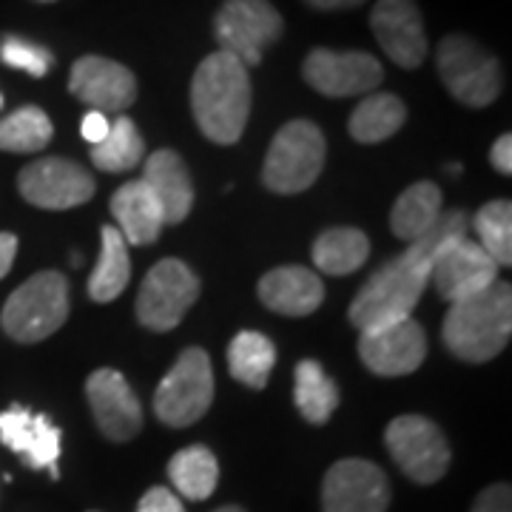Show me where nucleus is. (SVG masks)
<instances>
[{"instance_id":"f257e3e1","label":"nucleus","mask_w":512,"mask_h":512,"mask_svg":"<svg viewBox=\"0 0 512 512\" xmlns=\"http://www.w3.org/2000/svg\"><path fill=\"white\" fill-rule=\"evenodd\" d=\"M461 237H467V214L464 211L441 214L439 222L424 237L410 242V248L402 256L382 265L367 279L365 288L356 293L350 305V325L362 333L407 319L430 282V268L439 251Z\"/></svg>"},{"instance_id":"f03ea898","label":"nucleus","mask_w":512,"mask_h":512,"mask_svg":"<svg viewBox=\"0 0 512 512\" xmlns=\"http://www.w3.org/2000/svg\"><path fill=\"white\" fill-rule=\"evenodd\" d=\"M191 111L211 143H237L251 117V77L237 57L214 52L202 60L191 80Z\"/></svg>"},{"instance_id":"7ed1b4c3","label":"nucleus","mask_w":512,"mask_h":512,"mask_svg":"<svg viewBox=\"0 0 512 512\" xmlns=\"http://www.w3.org/2000/svg\"><path fill=\"white\" fill-rule=\"evenodd\" d=\"M444 345L461 362L481 365L507 348L512 333V291L495 279L484 291L458 299L444 316Z\"/></svg>"},{"instance_id":"20e7f679","label":"nucleus","mask_w":512,"mask_h":512,"mask_svg":"<svg viewBox=\"0 0 512 512\" xmlns=\"http://www.w3.org/2000/svg\"><path fill=\"white\" fill-rule=\"evenodd\" d=\"M69 319V279L60 271H40L29 276L12 293L0 313V325L9 339L35 345L63 328Z\"/></svg>"},{"instance_id":"39448f33","label":"nucleus","mask_w":512,"mask_h":512,"mask_svg":"<svg viewBox=\"0 0 512 512\" xmlns=\"http://www.w3.org/2000/svg\"><path fill=\"white\" fill-rule=\"evenodd\" d=\"M325 134L311 120H291L279 128L262 165V183L274 194L308 191L325 168Z\"/></svg>"},{"instance_id":"423d86ee","label":"nucleus","mask_w":512,"mask_h":512,"mask_svg":"<svg viewBox=\"0 0 512 512\" xmlns=\"http://www.w3.org/2000/svg\"><path fill=\"white\" fill-rule=\"evenodd\" d=\"M441 83L458 103L470 109H484L501 94V63L473 37L447 35L436 52Z\"/></svg>"},{"instance_id":"0eeeda50","label":"nucleus","mask_w":512,"mask_h":512,"mask_svg":"<svg viewBox=\"0 0 512 512\" xmlns=\"http://www.w3.org/2000/svg\"><path fill=\"white\" fill-rule=\"evenodd\" d=\"M211 402H214L211 359L202 348H188L157 387L154 413L168 427H188L208 413Z\"/></svg>"},{"instance_id":"6e6552de","label":"nucleus","mask_w":512,"mask_h":512,"mask_svg":"<svg viewBox=\"0 0 512 512\" xmlns=\"http://www.w3.org/2000/svg\"><path fill=\"white\" fill-rule=\"evenodd\" d=\"M285 32V20L268 0H225L214 18V35L222 49L245 66L262 63L265 49Z\"/></svg>"},{"instance_id":"1a4fd4ad","label":"nucleus","mask_w":512,"mask_h":512,"mask_svg":"<svg viewBox=\"0 0 512 512\" xmlns=\"http://www.w3.org/2000/svg\"><path fill=\"white\" fill-rule=\"evenodd\" d=\"M200 296V279L180 259H160L140 285L137 319L148 330H174Z\"/></svg>"},{"instance_id":"9d476101","label":"nucleus","mask_w":512,"mask_h":512,"mask_svg":"<svg viewBox=\"0 0 512 512\" xmlns=\"http://www.w3.org/2000/svg\"><path fill=\"white\" fill-rule=\"evenodd\" d=\"M384 444L393 461L416 484H436L450 467V444L439 427L424 416H399L387 424Z\"/></svg>"},{"instance_id":"9b49d317","label":"nucleus","mask_w":512,"mask_h":512,"mask_svg":"<svg viewBox=\"0 0 512 512\" xmlns=\"http://www.w3.org/2000/svg\"><path fill=\"white\" fill-rule=\"evenodd\" d=\"M94 177L74 160L46 157L18 174V191L26 202L46 211H69L94 197Z\"/></svg>"},{"instance_id":"f8f14e48","label":"nucleus","mask_w":512,"mask_h":512,"mask_svg":"<svg viewBox=\"0 0 512 512\" xmlns=\"http://www.w3.org/2000/svg\"><path fill=\"white\" fill-rule=\"evenodd\" d=\"M427 356V333L413 316L362 330L359 359L376 376H407L416 373Z\"/></svg>"},{"instance_id":"ddd939ff","label":"nucleus","mask_w":512,"mask_h":512,"mask_svg":"<svg viewBox=\"0 0 512 512\" xmlns=\"http://www.w3.org/2000/svg\"><path fill=\"white\" fill-rule=\"evenodd\" d=\"M390 484L365 458L336 461L322 484V512H387Z\"/></svg>"},{"instance_id":"4468645a","label":"nucleus","mask_w":512,"mask_h":512,"mask_svg":"<svg viewBox=\"0 0 512 512\" xmlns=\"http://www.w3.org/2000/svg\"><path fill=\"white\" fill-rule=\"evenodd\" d=\"M302 74L308 86L325 97H353L379 89L384 80L382 63L367 52H330L313 49L305 57Z\"/></svg>"},{"instance_id":"2eb2a0df","label":"nucleus","mask_w":512,"mask_h":512,"mask_svg":"<svg viewBox=\"0 0 512 512\" xmlns=\"http://www.w3.org/2000/svg\"><path fill=\"white\" fill-rule=\"evenodd\" d=\"M69 92L92 111L120 114L137 100V77L117 60L86 55L72 66Z\"/></svg>"},{"instance_id":"dca6fc26","label":"nucleus","mask_w":512,"mask_h":512,"mask_svg":"<svg viewBox=\"0 0 512 512\" xmlns=\"http://www.w3.org/2000/svg\"><path fill=\"white\" fill-rule=\"evenodd\" d=\"M370 29L396 66L419 69L427 57V35L413 0H379L370 12Z\"/></svg>"},{"instance_id":"f3484780","label":"nucleus","mask_w":512,"mask_h":512,"mask_svg":"<svg viewBox=\"0 0 512 512\" xmlns=\"http://www.w3.org/2000/svg\"><path fill=\"white\" fill-rule=\"evenodd\" d=\"M495 279H498V265L481 251L478 242H470L467 237L444 245L430 268V282L450 305L484 291Z\"/></svg>"},{"instance_id":"a211bd4d","label":"nucleus","mask_w":512,"mask_h":512,"mask_svg":"<svg viewBox=\"0 0 512 512\" xmlns=\"http://www.w3.org/2000/svg\"><path fill=\"white\" fill-rule=\"evenodd\" d=\"M86 396L92 404L94 421L103 430V436L109 441H128L134 439L143 427V407L137 402L134 390L128 387L126 376L100 367L94 370L86 382Z\"/></svg>"},{"instance_id":"6ab92c4d","label":"nucleus","mask_w":512,"mask_h":512,"mask_svg":"<svg viewBox=\"0 0 512 512\" xmlns=\"http://www.w3.org/2000/svg\"><path fill=\"white\" fill-rule=\"evenodd\" d=\"M0 441L23 456L32 470H49L57 478V458H60V430L49 416L32 413L20 404H12L0 413Z\"/></svg>"},{"instance_id":"aec40b11","label":"nucleus","mask_w":512,"mask_h":512,"mask_svg":"<svg viewBox=\"0 0 512 512\" xmlns=\"http://www.w3.org/2000/svg\"><path fill=\"white\" fill-rule=\"evenodd\" d=\"M146 188L163 208L165 225H180L194 208V183L185 168L183 157L171 148H160L143 163Z\"/></svg>"},{"instance_id":"412c9836","label":"nucleus","mask_w":512,"mask_h":512,"mask_svg":"<svg viewBox=\"0 0 512 512\" xmlns=\"http://www.w3.org/2000/svg\"><path fill=\"white\" fill-rule=\"evenodd\" d=\"M259 299L265 308L282 316H308L325 299L322 279L299 265L274 268L259 279Z\"/></svg>"},{"instance_id":"4be33fe9","label":"nucleus","mask_w":512,"mask_h":512,"mask_svg":"<svg viewBox=\"0 0 512 512\" xmlns=\"http://www.w3.org/2000/svg\"><path fill=\"white\" fill-rule=\"evenodd\" d=\"M111 214L126 245H151L163 234L165 217L160 202L148 191L143 180L120 185L111 197Z\"/></svg>"},{"instance_id":"5701e85b","label":"nucleus","mask_w":512,"mask_h":512,"mask_svg":"<svg viewBox=\"0 0 512 512\" xmlns=\"http://www.w3.org/2000/svg\"><path fill=\"white\" fill-rule=\"evenodd\" d=\"M407 120V109L396 94H367L350 114V137L362 146H376L393 137Z\"/></svg>"},{"instance_id":"b1692460","label":"nucleus","mask_w":512,"mask_h":512,"mask_svg":"<svg viewBox=\"0 0 512 512\" xmlns=\"http://www.w3.org/2000/svg\"><path fill=\"white\" fill-rule=\"evenodd\" d=\"M441 217V191L433 183H416L393 205L390 228L404 242L421 239Z\"/></svg>"},{"instance_id":"393cba45","label":"nucleus","mask_w":512,"mask_h":512,"mask_svg":"<svg viewBox=\"0 0 512 512\" xmlns=\"http://www.w3.org/2000/svg\"><path fill=\"white\" fill-rule=\"evenodd\" d=\"M168 478L177 487V493L188 498V501H205L217 490L220 481V464L217 456L202 447V444H191L180 450L177 456L168 461Z\"/></svg>"},{"instance_id":"a878e982","label":"nucleus","mask_w":512,"mask_h":512,"mask_svg":"<svg viewBox=\"0 0 512 512\" xmlns=\"http://www.w3.org/2000/svg\"><path fill=\"white\" fill-rule=\"evenodd\" d=\"M313 265L328 276L359 271L370 256V242L359 228H330L313 242Z\"/></svg>"},{"instance_id":"bb28decb","label":"nucleus","mask_w":512,"mask_h":512,"mask_svg":"<svg viewBox=\"0 0 512 512\" xmlns=\"http://www.w3.org/2000/svg\"><path fill=\"white\" fill-rule=\"evenodd\" d=\"M293 402L311 424H325L339 407V387L319 362L302 359L293 370Z\"/></svg>"},{"instance_id":"cd10ccee","label":"nucleus","mask_w":512,"mask_h":512,"mask_svg":"<svg viewBox=\"0 0 512 512\" xmlns=\"http://www.w3.org/2000/svg\"><path fill=\"white\" fill-rule=\"evenodd\" d=\"M131 279V259H128L126 239L120 237L117 228L106 225L100 234V259L89 279V296L94 302H114L126 291Z\"/></svg>"},{"instance_id":"c85d7f7f","label":"nucleus","mask_w":512,"mask_h":512,"mask_svg":"<svg viewBox=\"0 0 512 512\" xmlns=\"http://www.w3.org/2000/svg\"><path fill=\"white\" fill-rule=\"evenodd\" d=\"M276 365L274 342L265 333L256 330H242L234 336L228 348V370L231 376L245 387L262 390L268 384V376Z\"/></svg>"},{"instance_id":"c756f323","label":"nucleus","mask_w":512,"mask_h":512,"mask_svg":"<svg viewBox=\"0 0 512 512\" xmlns=\"http://www.w3.org/2000/svg\"><path fill=\"white\" fill-rule=\"evenodd\" d=\"M143 157H146V143L131 117H117L111 123L106 140L92 146V163L106 174L131 171L143 163Z\"/></svg>"},{"instance_id":"7c9ffc66","label":"nucleus","mask_w":512,"mask_h":512,"mask_svg":"<svg viewBox=\"0 0 512 512\" xmlns=\"http://www.w3.org/2000/svg\"><path fill=\"white\" fill-rule=\"evenodd\" d=\"M52 120L37 106H23L0 120V151L9 154H35L52 143Z\"/></svg>"},{"instance_id":"2f4dec72","label":"nucleus","mask_w":512,"mask_h":512,"mask_svg":"<svg viewBox=\"0 0 512 512\" xmlns=\"http://www.w3.org/2000/svg\"><path fill=\"white\" fill-rule=\"evenodd\" d=\"M481 239V251L493 259L498 268H507L512 262V205L507 200L487 202L478 208L473 220Z\"/></svg>"},{"instance_id":"473e14b6","label":"nucleus","mask_w":512,"mask_h":512,"mask_svg":"<svg viewBox=\"0 0 512 512\" xmlns=\"http://www.w3.org/2000/svg\"><path fill=\"white\" fill-rule=\"evenodd\" d=\"M0 60L12 69L29 72L32 77H46L55 66V57L46 46L23 40V37H3L0 40Z\"/></svg>"},{"instance_id":"72a5a7b5","label":"nucleus","mask_w":512,"mask_h":512,"mask_svg":"<svg viewBox=\"0 0 512 512\" xmlns=\"http://www.w3.org/2000/svg\"><path fill=\"white\" fill-rule=\"evenodd\" d=\"M137 512H185V510H183V501L171 493L168 487H151V490L140 498Z\"/></svg>"},{"instance_id":"f704fd0d","label":"nucleus","mask_w":512,"mask_h":512,"mask_svg":"<svg viewBox=\"0 0 512 512\" xmlns=\"http://www.w3.org/2000/svg\"><path fill=\"white\" fill-rule=\"evenodd\" d=\"M473 512H512L510 484H493L478 495Z\"/></svg>"},{"instance_id":"c9c22d12","label":"nucleus","mask_w":512,"mask_h":512,"mask_svg":"<svg viewBox=\"0 0 512 512\" xmlns=\"http://www.w3.org/2000/svg\"><path fill=\"white\" fill-rule=\"evenodd\" d=\"M109 128L111 123L106 114H100V111H89V114L83 117V123H80V134H83V140H86L89 146H97V143H103V140H106Z\"/></svg>"},{"instance_id":"e433bc0d","label":"nucleus","mask_w":512,"mask_h":512,"mask_svg":"<svg viewBox=\"0 0 512 512\" xmlns=\"http://www.w3.org/2000/svg\"><path fill=\"white\" fill-rule=\"evenodd\" d=\"M490 163L498 174H512V137L510 134H501L493 143L490 151Z\"/></svg>"},{"instance_id":"4c0bfd02","label":"nucleus","mask_w":512,"mask_h":512,"mask_svg":"<svg viewBox=\"0 0 512 512\" xmlns=\"http://www.w3.org/2000/svg\"><path fill=\"white\" fill-rule=\"evenodd\" d=\"M15 256H18V237L15 234H0V279L9 274Z\"/></svg>"},{"instance_id":"58836bf2","label":"nucleus","mask_w":512,"mask_h":512,"mask_svg":"<svg viewBox=\"0 0 512 512\" xmlns=\"http://www.w3.org/2000/svg\"><path fill=\"white\" fill-rule=\"evenodd\" d=\"M308 6L319 9V12H339V9H356L365 0H305Z\"/></svg>"},{"instance_id":"ea45409f","label":"nucleus","mask_w":512,"mask_h":512,"mask_svg":"<svg viewBox=\"0 0 512 512\" xmlns=\"http://www.w3.org/2000/svg\"><path fill=\"white\" fill-rule=\"evenodd\" d=\"M214 512H245V510L237 507V504H228V507H220V510H214Z\"/></svg>"},{"instance_id":"a19ab883","label":"nucleus","mask_w":512,"mask_h":512,"mask_svg":"<svg viewBox=\"0 0 512 512\" xmlns=\"http://www.w3.org/2000/svg\"><path fill=\"white\" fill-rule=\"evenodd\" d=\"M37 3H55V0H37Z\"/></svg>"},{"instance_id":"79ce46f5","label":"nucleus","mask_w":512,"mask_h":512,"mask_svg":"<svg viewBox=\"0 0 512 512\" xmlns=\"http://www.w3.org/2000/svg\"><path fill=\"white\" fill-rule=\"evenodd\" d=\"M0 109H3V94H0Z\"/></svg>"}]
</instances>
